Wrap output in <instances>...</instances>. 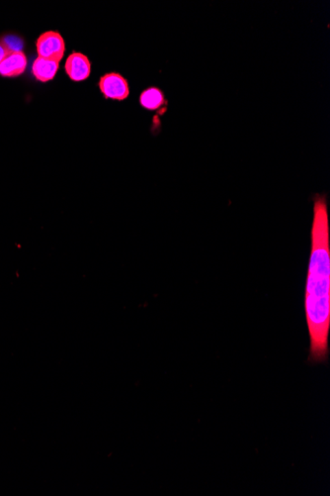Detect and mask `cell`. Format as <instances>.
Segmentation results:
<instances>
[{
	"mask_svg": "<svg viewBox=\"0 0 330 496\" xmlns=\"http://www.w3.org/2000/svg\"><path fill=\"white\" fill-rule=\"evenodd\" d=\"M311 347L309 360L323 362L329 355L330 328V242L327 196L314 195L311 251L305 296Z\"/></svg>",
	"mask_w": 330,
	"mask_h": 496,
	"instance_id": "6da1fadb",
	"label": "cell"
},
{
	"mask_svg": "<svg viewBox=\"0 0 330 496\" xmlns=\"http://www.w3.org/2000/svg\"><path fill=\"white\" fill-rule=\"evenodd\" d=\"M36 47L39 57L57 63L62 61L66 52L64 38L56 31H48L40 35L36 43Z\"/></svg>",
	"mask_w": 330,
	"mask_h": 496,
	"instance_id": "7a4b0ae2",
	"label": "cell"
},
{
	"mask_svg": "<svg viewBox=\"0 0 330 496\" xmlns=\"http://www.w3.org/2000/svg\"><path fill=\"white\" fill-rule=\"evenodd\" d=\"M99 89L105 98L123 101L129 98V83L122 74L108 73L101 76Z\"/></svg>",
	"mask_w": 330,
	"mask_h": 496,
	"instance_id": "3957f363",
	"label": "cell"
},
{
	"mask_svg": "<svg viewBox=\"0 0 330 496\" xmlns=\"http://www.w3.org/2000/svg\"><path fill=\"white\" fill-rule=\"evenodd\" d=\"M64 69H66L67 76L71 80H73V82H83L91 76V61L83 54L75 52L67 58Z\"/></svg>",
	"mask_w": 330,
	"mask_h": 496,
	"instance_id": "277c9868",
	"label": "cell"
},
{
	"mask_svg": "<svg viewBox=\"0 0 330 496\" xmlns=\"http://www.w3.org/2000/svg\"><path fill=\"white\" fill-rule=\"evenodd\" d=\"M27 58L22 51L11 52L0 63V76L15 78L25 72Z\"/></svg>",
	"mask_w": 330,
	"mask_h": 496,
	"instance_id": "5b68a950",
	"label": "cell"
},
{
	"mask_svg": "<svg viewBox=\"0 0 330 496\" xmlns=\"http://www.w3.org/2000/svg\"><path fill=\"white\" fill-rule=\"evenodd\" d=\"M60 67V63L47 58L38 57L32 65V73L36 80L41 83H48L54 80Z\"/></svg>",
	"mask_w": 330,
	"mask_h": 496,
	"instance_id": "8992f818",
	"label": "cell"
},
{
	"mask_svg": "<svg viewBox=\"0 0 330 496\" xmlns=\"http://www.w3.org/2000/svg\"><path fill=\"white\" fill-rule=\"evenodd\" d=\"M140 105L148 110L159 109L161 106L167 105L165 94L158 87H149L143 90L140 96Z\"/></svg>",
	"mask_w": 330,
	"mask_h": 496,
	"instance_id": "52a82bcc",
	"label": "cell"
},
{
	"mask_svg": "<svg viewBox=\"0 0 330 496\" xmlns=\"http://www.w3.org/2000/svg\"><path fill=\"white\" fill-rule=\"evenodd\" d=\"M11 50L8 48V45L4 43L3 40H0V63L3 61V58L11 53Z\"/></svg>",
	"mask_w": 330,
	"mask_h": 496,
	"instance_id": "ba28073f",
	"label": "cell"
}]
</instances>
